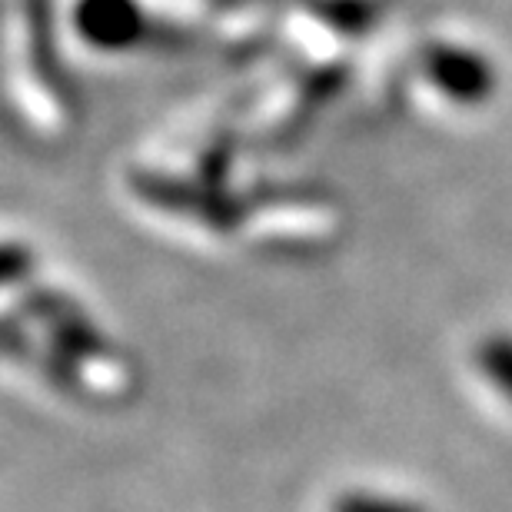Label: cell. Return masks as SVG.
Instances as JSON below:
<instances>
[{"label":"cell","instance_id":"277c9868","mask_svg":"<svg viewBox=\"0 0 512 512\" xmlns=\"http://www.w3.org/2000/svg\"><path fill=\"white\" fill-rule=\"evenodd\" d=\"M413 90L439 114H479L499 94V67L486 47L456 34H433L413 50Z\"/></svg>","mask_w":512,"mask_h":512},{"label":"cell","instance_id":"5b68a950","mask_svg":"<svg viewBox=\"0 0 512 512\" xmlns=\"http://www.w3.org/2000/svg\"><path fill=\"white\" fill-rule=\"evenodd\" d=\"M473 363L479 376L512 403V333L496 330L483 336L473 350Z\"/></svg>","mask_w":512,"mask_h":512},{"label":"cell","instance_id":"3957f363","mask_svg":"<svg viewBox=\"0 0 512 512\" xmlns=\"http://www.w3.org/2000/svg\"><path fill=\"white\" fill-rule=\"evenodd\" d=\"M57 24V0H7V90L40 137H64L74 124Z\"/></svg>","mask_w":512,"mask_h":512},{"label":"cell","instance_id":"6da1fadb","mask_svg":"<svg viewBox=\"0 0 512 512\" xmlns=\"http://www.w3.org/2000/svg\"><path fill=\"white\" fill-rule=\"evenodd\" d=\"M240 133H207L190 147L133 160L124 193L140 213L213 240L266 230L323 237L336 223V200L313 183L250 180L240 173Z\"/></svg>","mask_w":512,"mask_h":512},{"label":"cell","instance_id":"7a4b0ae2","mask_svg":"<svg viewBox=\"0 0 512 512\" xmlns=\"http://www.w3.org/2000/svg\"><path fill=\"white\" fill-rule=\"evenodd\" d=\"M393 0H280L266 24V74L243 110L240 137H280L340 94L356 54Z\"/></svg>","mask_w":512,"mask_h":512},{"label":"cell","instance_id":"8992f818","mask_svg":"<svg viewBox=\"0 0 512 512\" xmlns=\"http://www.w3.org/2000/svg\"><path fill=\"white\" fill-rule=\"evenodd\" d=\"M330 512H429L413 499L376 493V489H343L333 496Z\"/></svg>","mask_w":512,"mask_h":512}]
</instances>
